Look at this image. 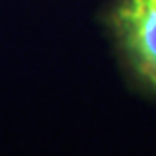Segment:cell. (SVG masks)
<instances>
[{
    "label": "cell",
    "instance_id": "6da1fadb",
    "mask_svg": "<svg viewBox=\"0 0 156 156\" xmlns=\"http://www.w3.org/2000/svg\"><path fill=\"white\" fill-rule=\"evenodd\" d=\"M111 23L132 70L156 92V0H119Z\"/></svg>",
    "mask_w": 156,
    "mask_h": 156
}]
</instances>
